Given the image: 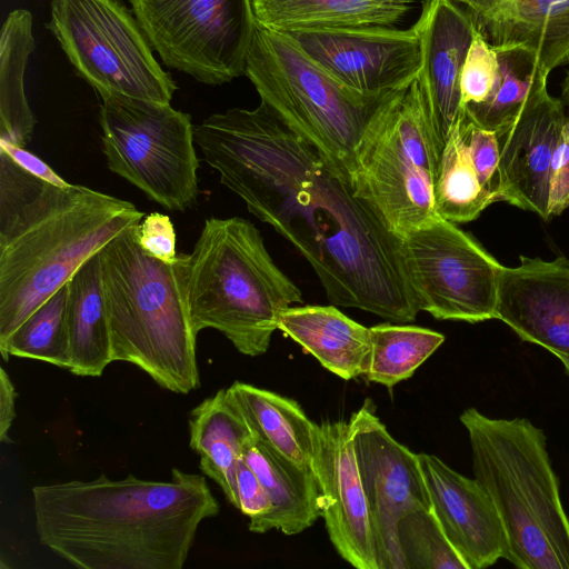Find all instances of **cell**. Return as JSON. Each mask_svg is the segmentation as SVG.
I'll list each match as a JSON object with an SVG mask.
<instances>
[{
	"label": "cell",
	"instance_id": "6da1fadb",
	"mask_svg": "<svg viewBox=\"0 0 569 569\" xmlns=\"http://www.w3.org/2000/svg\"><path fill=\"white\" fill-rule=\"evenodd\" d=\"M194 141L220 182L310 263L332 305L398 323L417 318L401 238L267 103L209 116Z\"/></svg>",
	"mask_w": 569,
	"mask_h": 569
},
{
	"label": "cell",
	"instance_id": "7a4b0ae2",
	"mask_svg": "<svg viewBox=\"0 0 569 569\" xmlns=\"http://www.w3.org/2000/svg\"><path fill=\"white\" fill-rule=\"evenodd\" d=\"M39 541L81 569H181L200 523L220 506L202 475H128L32 488Z\"/></svg>",
	"mask_w": 569,
	"mask_h": 569
},
{
	"label": "cell",
	"instance_id": "3957f363",
	"mask_svg": "<svg viewBox=\"0 0 569 569\" xmlns=\"http://www.w3.org/2000/svg\"><path fill=\"white\" fill-rule=\"evenodd\" d=\"M143 217L130 201L43 181L0 150V343L86 260Z\"/></svg>",
	"mask_w": 569,
	"mask_h": 569
},
{
	"label": "cell",
	"instance_id": "277c9868",
	"mask_svg": "<svg viewBox=\"0 0 569 569\" xmlns=\"http://www.w3.org/2000/svg\"><path fill=\"white\" fill-rule=\"evenodd\" d=\"M181 256V282L192 331L214 329L242 355H263L281 313L302 302L257 227L240 217H210L193 250Z\"/></svg>",
	"mask_w": 569,
	"mask_h": 569
},
{
	"label": "cell",
	"instance_id": "5b68a950",
	"mask_svg": "<svg viewBox=\"0 0 569 569\" xmlns=\"http://www.w3.org/2000/svg\"><path fill=\"white\" fill-rule=\"evenodd\" d=\"M99 253L112 360L132 363L173 393L199 389L197 335L182 292L180 253L171 262L148 254L138 224Z\"/></svg>",
	"mask_w": 569,
	"mask_h": 569
},
{
	"label": "cell",
	"instance_id": "8992f818",
	"mask_svg": "<svg viewBox=\"0 0 569 569\" xmlns=\"http://www.w3.org/2000/svg\"><path fill=\"white\" fill-rule=\"evenodd\" d=\"M475 479L489 493L508 537L507 560L520 569H569V518L546 436L526 418L460 415Z\"/></svg>",
	"mask_w": 569,
	"mask_h": 569
},
{
	"label": "cell",
	"instance_id": "52a82bcc",
	"mask_svg": "<svg viewBox=\"0 0 569 569\" xmlns=\"http://www.w3.org/2000/svg\"><path fill=\"white\" fill-rule=\"evenodd\" d=\"M443 146L419 77L391 92L363 130L351 184L399 238L437 216L433 190Z\"/></svg>",
	"mask_w": 569,
	"mask_h": 569
},
{
	"label": "cell",
	"instance_id": "ba28073f",
	"mask_svg": "<svg viewBox=\"0 0 569 569\" xmlns=\"http://www.w3.org/2000/svg\"><path fill=\"white\" fill-rule=\"evenodd\" d=\"M244 76L260 101L351 181L363 130L391 92L370 97L347 88L288 34L259 24L248 50Z\"/></svg>",
	"mask_w": 569,
	"mask_h": 569
},
{
	"label": "cell",
	"instance_id": "9c48e42d",
	"mask_svg": "<svg viewBox=\"0 0 569 569\" xmlns=\"http://www.w3.org/2000/svg\"><path fill=\"white\" fill-rule=\"evenodd\" d=\"M102 150L108 168L171 211L197 203L199 159L189 113L170 103L100 96Z\"/></svg>",
	"mask_w": 569,
	"mask_h": 569
},
{
	"label": "cell",
	"instance_id": "30bf717a",
	"mask_svg": "<svg viewBox=\"0 0 569 569\" xmlns=\"http://www.w3.org/2000/svg\"><path fill=\"white\" fill-rule=\"evenodd\" d=\"M47 28L76 72L100 96L170 103L178 89L120 0H52Z\"/></svg>",
	"mask_w": 569,
	"mask_h": 569
},
{
	"label": "cell",
	"instance_id": "8fae6325",
	"mask_svg": "<svg viewBox=\"0 0 569 569\" xmlns=\"http://www.w3.org/2000/svg\"><path fill=\"white\" fill-rule=\"evenodd\" d=\"M163 64L206 84L244 74L257 26L251 0H128Z\"/></svg>",
	"mask_w": 569,
	"mask_h": 569
},
{
	"label": "cell",
	"instance_id": "7c38bea8",
	"mask_svg": "<svg viewBox=\"0 0 569 569\" xmlns=\"http://www.w3.org/2000/svg\"><path fill=\"white\" fill-rule=\"evenodd\" d=\"M401 251L420 311L471 323L496 319L503 266L457 223L436 216L401 237Z\"/></svg>",
	"mask_w": 569,
	"mask_h": 569
},
{
	"label": "cell",
	"instance_id": "4fadbf2b",
	"mask_svg": "<svg viewBox=\"0 0 569 569\" xmlns=\"http://www.w3.org/2000/svg\"><path fill=\"white\" fill-rule=\"evenodd\" d=\"M348 421L373 526L379 569H405L398 523L411 511L431 508L418 453L389 433L370 399Z\"/></svg>",
	"mask_w": 569,
	"mask_h": 569
},
{
	"label": "cell",
	"instance_id": "5bb4252c",
	"mask_svg": "<svg viewBox=\"0 0 569 569\" xmlns=\"http://www.w3.org/2000/svg\"><path fill=\"white\" fill-rule=\"evenodd\" d=\"M286 34L331 77L363 96L403 89L420 74L417 22L409 29L370 26Z\"/></svg>",
	"mask_w": 569,
	"mask_h": 569
},
{
	"label": "cell",
	"instance_id": "9a60e30c",
	"mask_svg": "<svg viewBox=\"0 0 569 569\" xmlns=\"http://www.w3.org/2000/svg\"><path fill=\"white\" fill-rule=\"evenodd\" d=\"M311 468L321 517L339 556L358 569H379L377 542L349 421L313 422Z\"/></svg>",
	"mask_w": 569,
	"mask_h": 569
},
{
	"label": "cell",
	"instance_id": "2e32d148",
	"mask_svg": "<svg viewBox=\"0 0 569 569\" xmlns=\"http://www.w3.org/2000/svg\"><path fill=\"white\" fill-rule=\"evenodd\" d=\"M431 508L468 569L487 568L508 556V537L489 493L440 458L418 453Z\"/></svg>",
	"mask_w": 569,
	"mask_h": 569
},
{
	"label": "cell",
	"instance_id": "e0dca14e",
	"mask_svg": "<svg viewBox=\"0 0 569 569\" xmlns=\"http://www.w3.org/2000/svg\"><path fill=\"white\" fill-rule=\"evenodd\" d=\"M519 259L502 268L496 319L521 340L569 356V259Z\"/></svg>",
	"mask_w": 569,
	"mask_h": 569
},
{
	"label": "cell",
	"instance_id": "ac0fdd59",
	"mask_svg": "<svg viewBox=\"0 0 569 569\" xmlns=\"http://www.w3.org/2000/svg\"><path fill=\"white\" fill-rule=\"evenodd\" d=\"M567 113L561 99L551 97L547 84L536 90L518 116L495 131L506 202L550 218L548 210L549 169Z\"/></svg>",
	"mask_w": 569,
	"mask_h": 569
},
{
	"label": "cell",
	"instance_id": "d6986e66",
	"mask_svg": "<svg viewBox=\"0 0 569 569\" xmlns=\"http://www.w3.org/2000/svg\"><path fill=\"white\" fill-rule=\"evenodd\" d=\"M416 22L421 47L419 78L445 144L463 113L460 77L477 28L450 0H426Z\"/></svg>",
	"mask_w": 569,
	"mask_h": 569
},
{
	"label": "cell",
	"instance_id": "ffe728a7",
	"mask_svg": "<svg viewBox=\"0 0 569 569\" xmlns=\"http://www.w3.org/2000/svg\"><path fill=\"white\" fill-rule=\"evenodd\" d=\"M492 46L533 50L548 73L569 63V0H450Z\"/></svg>",
	"mask_w": 569,
	"mask_h": 569
},
{
	"label": "cell",
	"instance_id": "44dd1931",
	"mask_svg": "<svg viewBox=\"0 0 569 569\" xmlns=\"http://www.w3.org/2000/svg\"><path fill=\"white\" fill-rule=\"evenodd\" d=\"M278 329L322 367L345 380L365 376L370 357V330L335 305L291 306L280 316Z\"/></svg>",
	"mask_w": 569,
	"mask_h": 569
},
{
	"label": "cell",
	"instance_id": "7402d4cb",
	"mask_svg": "<svg viewBox=\"0 0 569 569\" xmlns=\"http://www.w3.org/2000/svg\"><path fill=\"white\" fill-rule=\"evenodd\" d=\"M242 458L272 502L257 533L279 530L287 536L298 535L321 517L319 488L311 467L293 462L254 437L247 443Z\"/></svg>",
	"mask_w": 569,
	"mask_h": 569
},
{
	"label": "cell",
	"instance_id": "603a6c76",
	"mask_svg": "<svg viewBox=\"0 0 569 569\" xmlns=\"http://www.w3.org/2000/svg\"><path fill=\"white\" fill-rule=\"evenodd\" d=\"M190 448L200 457V469L239 508L237 463L254 437L228 389H220L194 407L189 417Z\"/></svg>",
	"mask_w": 569,
	"mask_h": 569
},
{
	"label": "cell",
	"instance_id": "cb8c5ba5",
	"mask_svg": "<svg viewBox=\"0 0 569 569\" xmlns=\"http://www.w3.org/2000/svg\"><path fill=\"white\" fill-rule=\"evenodd\" d=\"M67 284L68 370L80 377H100L113 360L99 251L76 270Z\"/></svg>",
	"mask_w": 569,
	"mask_h": 569
},
{
	"label": "cell",
	"instance_id": "d4e9b609",
	"mask_svg": "<svg viewBox=\"0 0 569 569\" xmlns=\"http://www.w3.org/2000/svg\"><path fill=\"white\" fill-rule=\"evenodd\" d=\"M416 0H251L257 24L280 33L399 21Z\"/></svg>",
	"mask_w": 569,
	"mask_h": 569
},
{
	"label": "cell",
	"instance_id": "484cf974",
	"mask_svg": "<svg viewBox=\"0 0 569 569\" xmlns=\"http://www.w3.org/2000/svg\"><path fill=\"white\" fill-rule=\"evenodd\" d=\"M227 389L254 438L293 462L311 467L313 422L297 401L241 381Z\"/></svg>",
	"mask_w": 569,
	"mask_h": 569
},
{
	"label": "cell",
	"instance_id": "4316f807",
	"mask_svg": "<svg viewBox=\"0 0 569 569\" xmlns=\"http://www.w3.org/2000/svg\"><path fill=\"white\" fill-rule=\"evenodd\" d=\"M33 49L31 12L11 11L0 41V139L22 147L31 140L37 122L24 93V73Z\"/></svg>",
	"mask_w": 569,
	"mask_h": 569
},
{
	"label": "cell",
	"instance_id": "83f0119b",
	"mask_svg": "<svg viewBox=\"0 0 569 569\" xmlns=\"http://www.w3.org/2000/svg\"><path fill=\"white\" fill-rule=\"evenodd\" d=\"M499 62V77L488 99L463 109L479 127L498 131L520 112L529 97L547 84L549 73L538 54L522 46L495 47Z\"/></svg>",
	"mask_w": 569,
	"mask_h": 569
},
{
	"label": "cell",
	"instance_id": "f1b7e54d",
	"mask_svg": "<svg viewBox=\"0 0 569 569\" xmlns=\"http://www.w3.org/2000/svg\"><path fill=\"white\" fill-rule=\"evenodd\" d=\"M433 196L437 216L453 223L477 219L495 202L482 187L473 167L460 118L445 142Z\"/></svg>",
	"mask_w": 569,
	"mask_h": 569
},
{
	"label": "cell",
	"instance_id": "f546056e",
	"mask_svg": "<svg viewBox=\"0 0 569 569\" xmlns=\"http://www.w3.org/2000/svg\"><path fill=\"white\" fill-rule=\"evenodd\" d=\"M369 330L371 349L363 377L388 389L410 378L445 341L438 331L398 322Z\"/></svg>",
	"mask_w": 569,
	"mask_h": 569
},
{
	"label": "cell",
	"instance_id": "4dcf8cb0",
	"mask_svg": "<svg viewBox=\"0 0 569 569\" xmlns=\"http://www.w3.org/2000/svg\"><path fill=\"white\" fill-rule=\"evenodd\" d=\"M68 284L41 303L3 342L0 352L9 357L40 360L69 369L67 331Z\"/></svg>",
	"mask_w": 569,
	"mask_h": 569
},
{
	"label": "cell",
	"instance_id": "1f68e13d",
	"mask_svg": "<svg viewBox=\"0 0 569 569\" xmlns=\"http://www.w3.org/2000/svg\"><path fill=\"white\" fill-rule=\"evenodd\" d=\"M398 541L405 569H468L432 508L403 516L398 523Z\"/></svg>",
	"mask_w": 569,
	"mask_h": 569
},
{
	"label": "cell",
	"instance_id": "d6a6232c",
	"mask_svg": "<svg viewBox=\"0 0 569 569\" xmlns=\"http://www.w3.org/2000/svg\"><path fill=\"white\" fill-rule=\"evenodd\" d=\"M499 77L497 51L476 30L460 77L462 110L485 102Z\"/></svg>",
	"mask_w": 569,
	"mask_h": 569
},
{
	"label": "cell",
	"instance_id": "836d02e7",
	"mask_svg": "<svg viewBox=\"0 0 569 569\" xmlns=\"http://www.w3.org/2000/svg\"><path fill=\"white\" fill-rule=\"evenodd\" d=\"M460 127L469 154L485 190L497 201H506L497 134L476 124L463 111Z\"/></svg>",
	"mask_w": 569,
	"mask_h": 569
},
{
	"label": "cell",
	"instance_id": "e575fe53",
	"mask_svg": "<svg viewBox=\"0 0 569 569\" xmlns=\"http://www.w3.org/2000/svg\"><path fill=\"white\" fill-rule=\"evenodd\" d=\"M236 481L238 509L249 518V530L257 533L260 523L271 511V499L259 477L243 458L237 463Z\"/></svg>",
	"mask_w": 569,
	"mask_h": 569
},
{
	"label": "cell",
	"instance_id": "d590c367",
	"mask_svg": "<svg viewBox=\"0 0 569 569\" xmlns=\"http://www.w3.org/2000/svg\"><path fill=\"white\" fill-rule=\"evenodd\" d=\"M569 207V116L563 122L549 169L548 210L558 216Z\"/></svg>",
	"mask_w": 569,
	"mask_h": 569
},
{
	"label": "cell",
	"instance_id": "8d00e7d4",
	"mask_svg": "<svg viewBox=\"0 0 569 569\" xmlns=\"http://www.w3.org/2000/svg\"><path fill=\"white\" fill-rule=\"evenodd\" d=\"M176 231L169 216L151 212L138 224V241L150 256L164 262L173 261L176 251Z\"/></svg>",
	"mask_w": 569,
	"mask_h": 569
},
{
	"label": "cell",
	"instance_id": "74e56055",
	"mask_svg": "<svg viewBox=\"0 0 569 569\" xmlns=\"http://www.w3.org/2000/svg\"><path fill=\"white\" fill-rule=\"evenodd\" d=\"M0 150L4 151L20 168L43 181L58 187H67L70 184L44 161L22 146L0 139Z\"/></svg>",
	"mask_w": 569,
	"mask_h": 569
},
{
	"label": "cell",
	"instance_id": "f35d334b",
	"mask_svg": "<svg viewBox=\"0 0 569 569\" xmlns=\"http://www.w3.org/2000/svg\"><path fill=\"white\" fill-rule=\"evenodd\" d=\"M17 392L3 367H0V441L10 443L9 431L16 417Z\"/></svg>",
	"mask_w": 569,
	"mask_h": 569
},
{
	"label": "cell",
	"instance_id": "ab89813d",
	"mask_svg": "<svg viewBox=\"0 0 569 569\" xmlns=\"http://www.w3.org/2000/svg\"><path fill=\"white\" fill-rule=\"evenodd\" d=\"M561 101L563 106L568 108L569 111V71L567 72L562 83H561ZM569 116V113H568Z\"/></svg>",
	"mask_w": 569,
	"mask_h": 569
},
{
	"label": "cell",
	"instance_id": "60d3db41",
	"mask_svg": "<svg viewBox=\"0 0 569 569\" xmlns=\"http://www.w3.org/2000/svg\"><path fill=\"white\" fill-rule=\"evenodd\" d=\"M555 356L562 362L565 370L569 376V356L562 353H555Z\"/></svg>",
	"mask_w": 569,
	"mask_h": 569
}]
</instances>
